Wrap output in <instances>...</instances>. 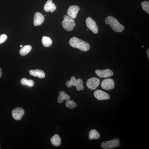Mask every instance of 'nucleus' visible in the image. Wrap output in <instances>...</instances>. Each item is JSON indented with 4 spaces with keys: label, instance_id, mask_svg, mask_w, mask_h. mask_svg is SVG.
<instances>
[{
    "label": "nucleus",
    "instance_id": "nucleus-24",
    "mask_svg": "<svg viewBox=\"0 0 149 149\" xmlns=\"http://www.w3.org/2000/svg\"><path fill=\"white\" fill-rule=\"evenodd\" d=\"M142 8L147 13H149V2L147 1H144L141 3Z\"/></svg>",
    "mask_w": 149,
    "mask_h": 149
},
{
    "label": "nucleus",
    "instance_id": "nucleus-10",
    "mask_svg": "<svg viewBox=\"0 0 149 149\" xmlns=\"http://www.w3.org/2000/svg\"><path fill=\"white\" fill-rule=\"evenodd\" d=\"M12 116L15 120H21L24 113V111L23 109L17 107L13 110Z\"/></svg>",
    "mask_w": 149,
    "mask_h": 149
},
{
    "label": "nucleus",
    "instance_id": "nucleus-18",
    "mask_svg": "<svg viewBox=\"0 0 149 149\" xmlns=\"http://www.w3.org/2000/svg\"><path fill=\"white\" fill-rule=\"evenodd\" d=\"M32 47L30 45H25L22 47L19 51V54L21 56H24L26 55L32 50Z\"/></svg>",
    "mask_w": 149,
    "mask_h": 149
},
{
    "label": "nucleus",
    "instance_id": "nucleus-22",
    "mask_svg": "<svg viewBox=\"0 0 149 149\" xmlns=\"http://www.w3.org/2000/svg\"><path fill=\"white\" fill-rule=\"evenodd\" d=\"M21 83L22 85H27L29 87H33L34 85V82L32 80H27L25 78H22L21 80Z\"/></svg>",
    "mask_w": 149,
    "mask_h": 149
},
{
    "label": "nucleus",
    "instance_id": "nucleus-2",
    "mask_svg": "<svg viewBox=\"0 0 149 149\" xmlns=\"http://www.w3.org/2000/svg\"><path fill=\"white\" fill-rule=\"evenodd\" d=\"M105 22L107 24H109L112 29L115 32H121L125 29L124 26L120 24L117 19L113 17H107L105 20Z\"/></svg>",
    "mask_w": 149,
    "mask_h": 149
},
{
    "label": "nucleus",
    "instance_id": "nucleus-17",
    "mask_svg": "<svg viewBox=\"0 0 149 149\" xmlns=\"http://www.w3.org/2000/svg\"><path fill=\"white\" fill-rule=\"evenodd\" d=\"M100 133L95 129H92L89 133V139L90 140H93V139L97 140L100 139Z\"/></svg>",
    "mask_w": 149,
    "mask_h": 149
},
{
    "label": "nucleus",
    "instance_id": "nucleus-3",
    "mask_svg": "<svg viewBox=\"0 0 149 149\" xmlns=\"http://www.w3.org/2000/svg\"><path fill=\"white\" fill-rule=\"evenodd\" d=\"M64 19L62 22L63 27L67 31H71L75 26L74 19L68 15H64Z\"/></svg>",
    "mask_w": 149,
    "mask_h": 149
},
{
    "label": "nucleus",
    "instance_id": "nucleus-15",
    "mask_svg": "<svg viewBox=\"0 0 149 149\" xmlns=\"http://www.w3.org/2000/svg\"><path fill=\"white\" fill-rule=\"evenodd\" d=\"M70 100V97L67 94L63 91H61L59 94V96L58 98V102L61 103L63 101H68Z\"/></svg>",
    "mask_w": 149,
    "mask_h": 149
},
{
    "label": "nucleus",
    "instance_id": "nucleus-6",
    "mask_svg": "<svg viewBox=\"0 0 149 149\" xmlns=\"http://www.w3.org/2000/svg\"><path fill=\"white\" fill-rule=\"evenodd\" d=\"M86 24L87 27L91 31L97 34L98 32V29L95 22L91 17H87L86 19Z\"/></svg>",
    "mask_w": 149,
    "mask_h": 149
},
{
    "label": "nucleus",
    "instance_id": "nucleus-28",
    "mask_svg": "<svg viewBox=\"0 0 149 149\" xmlns=\"http://www.w3.org/2000/svg\"><path fill=\"white\" fill-rule=\"evenodd\" d=\"M20 47H22V45H20Z\"/></svg>",
    "mask_w": 149,
    "mask_h": 149
},
{
    "label": "nucleus",
    "instance_id": "nucleus-13",
    "mask_svg": "<svg viewBox=\"0 0 149 149\" xmlns=\"http://www.w3.org/2000/svg\"><path fill=\"white\" fill-rule=\"evenodd\" d=\"M44 10L47 12L50 11L52 13L56 9V6L54 3H53L52 0H48L46 2L44 8Z\"/></svg>",
    "mask_w": 149,
    "mask_h": 149
},
{
    "label": "nucleus",
    "instance_id": "nucleus-29",
    "mask_svg": "<svg viewBox=\"0 0 149 149\" xmlns=\"http://www.w3.org/2000/svg\"></svg>",
    "mask_w": 149,
    "mask_h": 149
},
{
    "label": "nucleus",
    "instance_id": "nucleus-4",
    "mask_svg": "<svg viewBox=\"0 0 149 149\" xmlns=\"http://www.w3.org/2000/svg\"><path fill=\"white\" fill-rule=\"evenodd\" d=\"M120 141L118 139H113L111 141L102 142L101 147L104 149H111L120 146Z\"/></svg>",
    "mask_w": 149,
    "mask_h": 149
},
{
    "label": "nucleus",
    "instance_id": "nucleus-16",
    "mask_svg": "<svg viewBox=\"0 0 149 149\" xmlns=\"http://www.w3.org/2000/svg\"><path fill=\"white\" fill-rule=\"evenodd\" d=\"M51 142L53 146L56 147H58L61 144V139L58 135L56 134L51 138Z\"/></svg>",
    "mask_w": 149,
    "mask_h": 149
},
{
    "label": "nucleus",
    "instance_id": "nucleus-23",
    "mask_svg": "<svg viewBox=\"0 0 149 149\" xmlns=\"http://www.w3.org/2000/svg\"><path fill=\"white\" fill-rule=\"evenodd\" d=\"M77 85L76 86V89L77 91H83L84 90V87L83 86V82L81 79H77Z\"/></svg>",
    "mask_w": 149,
    "mask_h": 149
},
{
    "label": "nucleus",
    "instance_id": "nucleus-9",
    "mask_svg": "<svg viewBox=\"0 0 149 149\" xmlns=\"http://www.w3.org/2000/svg\"><path fill=\"white\" fill-rule=\"evenodd\" d=\"M95 73L98 77L100 78H106L111 77L113 75V72L110 69H107L103 70H97Z\"/></svg>",
    "mask_w": 149,
    "mask_h": 149
},
{
    "label": "nucleus",
    "instance_id": "nucleus-1",
    "mask_svg": "<svg viewBox=\"0 0 149 149\" xmlns=\"http://www.w3.org/2000/svg\"><path fill=\"white\" fill-rule=\"evenodd\" d=\"M69 44L72 47L79 49L82 52H87L91 48L88 43L76 37H72L70 39Z\"/></svg>",
    "mask_w": 149,
    "mask_h": 149
},
{
    "label": "nucleus",
    "instance_id": "nucleus-8",
    "mask_svg": "<svg viewBox=\"0 0 149 149\" xmlns=\"http://www.w3.org/2000/svg\"><path fill=\"white\" fill-rule=\"evenodd\" d=\"M94 95L99 100H108L110 99V96L109 94L101 91V90H97L95 91L94 93Z\"/></svg>",
    "mask_w": 149,
    "mask_h": 149
},
{
    "label": "nucleus",
    "instance_id": "nucleus-5",
    "mask_svg": "<svg viewBox=\"0 0 149 149\" xmlns=\"http://www.w3.org/2000/svg\"><path fill=\"white\" fill-rule=\"evenodd\" d=\"M100 84V80L97 77H92L87 80L86 85L90 90L93 91L98 87Z\"/></svg>",
    "mask_w": 149,
    "mask_h": 149
},
{
    "label": "nucleus",
    "instance_id": "nucleus-12",
    "mask_svg": "<svg viewBox=\"0 0 149 149\" xmlns=\"http://www.w3.org/2000/svg\"><path fill=\"white\" fill-rule=\"evenodd\" d=\"M45 20V17L42 13L36 12L34 15V24L35 26L41 25Z\"/></svg>",
    "mask_w": 149,
    "mask_h": 149
},
{
    "label": "nucleus",
    "instance_id": "nucleus-27",
    "mask_svg": "<svg viewBox=\"0 0 149 149\" xmlns=\"http://www.w3.org/2000/svg\"><path fill=\"white\" fill-rule=\"evenodd\" d=\"M149 49H148V50H147V54H148V59L149 58Z\"/></svg>",
    "mask_w": 149,
    "mask_h": 149
},
{
    "label": "nucleus",
    "instance_id": "nucleus-7",
    "mask_svg": "<svg viewBox=\"0 0 149 149\" xmlns=\"http://www.w3.org/2000/svg\"><path fill=\"white\" fill-rule=\"evenodd\" d=\"M102 88L104 90H111L114 89L115 83L114 80L110 78L104 79L101 83Z\"/></svg>",
    "mask_w": 149,
    "mask_h": 149
},
{
    "label": "nucleus",
    "instance_id": "nucleus-11",
    "mask_svg": "<svg viewBox=\"0 0 149 149\" xmlns=\"http://www.w3.org/2000/svg\"><path fill=\"white\" fill-rule=\"evenodd\" d=\"M80 10V7L78 6H71L68 9L67 13L68 16L74 19L77 17V14Z\"/></svg>",
    "mask_w": 149,
    "mask_h": 149
},
{
    "label": "nucleus",
    "instance_id": "nucleus-20",
    "mask_svg": "<svg viewBox=\"0 0 149 149\" xmlns=\"http://www.w3.org/2000/svg\"><path fill=\"white\" fill-rule=\"evenodd\" d=\"M65 85H66L68 88H71L72 86L76 87L77 85V81L76 78L74 76H72L71 77L70 80H68V81H67Z\"/></svg>",
    "mask_w": 149,
    "mask_h": 149
},
{
    "label": "nucleus",
    "instance_id": "nucleus-19",
    "mask_svg": "<svg viewBox=\"0 0 149 149\" xmlns=\"http://www.w3.org/2000/svg\"><path fill=\"white\" fill-rule=\"evenodd\" d=\"M42 43L46 47H50L52 44V41L50 37L44 36L42 38Z\"/></svg>",
    "mask_w": 149,
    "mask_h": 149
},
{
    "label": "nucleus",
    "instance_id": "nucleus-26",
    "mask_svg": "<svg viewBox=\"0 0 149 149\" xmlns=\"http://www.w3.org/2000/svg\"><path fill=\"white\" fill-rule=\"evenodd\" d=\"M2 72L1 68H0V77H1Z\"/></svg>",
    "mask_w": 149,
    "mask_h": 149
},
{
    "label": "nucleus",
    "instance_id": "nucleus-25",
    "mask_svg": "<svg viewBox=\"0 0 149 149\" xmlns=\"http://www.w3.org/2000/svg\"><path fill=\"white\" fill-rule=\"evenodd\" d=\"M7 39V36L5 34H2L0 35V45L4 42Z\"/></svg>",
    "mask_w": 149,
    "mask_h": 149
},
{
    "label": "nucleus",
    "instance_id": "nucleus-14",
    "mask_svg": "<svg viewBox=\"0 0 149 149\" xmlns=\"http://www.w3.org/2000/svg\"><path fill=\"white\" fill-rule=\"evenodd\" d=\"M29 73L32 76L40 78H44L45 77V72L41 70H29Z\"/></svg>",
    "mask_w": 149,
    "mask_h": 149
},
{
    "label": "nucleus",
    "instance_id": "nucleus-21",
    "mask_svg": "<svg viewBox=\"0 0 149 149\" xmlns=\"http://www.w3.org/2000/svg\"><path fill=\"white\" fill-rule=\"evenodd\" d=\"M65 106L66 107L70 109H72L77 107V105L74 101L69 100L65 102Z\"/></svg>",
    "mask_w": 149,
    "mask_h": 149
}]
</instances>
